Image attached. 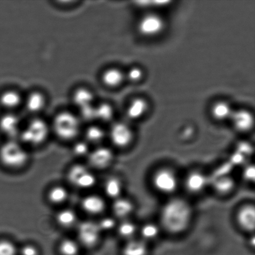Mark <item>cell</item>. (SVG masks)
<instances>
[{
    "label": "cell",
    "instance_id": "obj_1",
    "mask_svg": "<svg viewBox=\"0 0 255 255\" xmlns=\"http://www.w3.org/2000/svg\"><path fill=\"white\" fill-rule=\"evenodd\" d=\"M192 217V209L188 202L184 199L171 200L162 210L161 221L167 232L179 234L189 226Z\"/></svg>",
    "mask_w": 255,
    "mask_h": 255
},
{
    "label": "cell",
    "instance_id": "obj_2",
    "mask_svg": "<svg viewBox=\"0 0 255 255\" xmlns=\"http://www.w3.org/2000/svg\"><path fill=\"white\" fill-rule=\"evenodd\" d=\"M82 123L78 115L71 111H62L54 116L51 128L59 138L69 141L78 136Z\"/></svg>",
    "mask_w": 255,
    "mask_h": 255
},
{
    "label": "cell",
    "instance_id": "obj_3",
    "mask_svg": "<svg viewBox=\"0 0 255 255\" xmlns=\"http://www.w3.org/2000/svg\"><path fill=\"white\" fill-rule=\"evenodd\" d=\"M51 126L39 116L33 117L22 126L19 137L27 144L37 146L41 144L48 137Z\"/></svg>",
    "mask_w": 255,
    "mask_h": 255
},
{
    "label": "cell",
    "instance_id": "obj_4",
    "mask_svg": "<svg viewBox=\"0 0 255 255\" xmlns=\"http://www.w3.org/2000/svg\"><path fill=\"white\" fill-rule=\"evenodd\" d=\"M28 153L21 144L10 139L0 147V161L10 168H19L28 161Z\"/></svg>",
    "mask_w": 255,
    "mask_h": 255
},
{
    "label": "cell",
    "instance_id": "obj_5",
    "mask_svg": "<svg viewBox=\"0 0 255 255\" xmlns=\"http://www.w3.org/2000/svg\"><path fill=\"white\" fill-rule=\"evenodd\" d=\"M68 179L74 186L82 189H88L96 184V177L88 167L82 164L72 166L68 172Z\"/></svg>",
    "mask_w": 255,
    "mask_h": 255
},
{
    "label": "cell",
    "instance_id": "obj_6",
    "mask_svg": "<svg viewBox=\"0 0 255 255\" xmlns=\"http://www.w3.org/2000/svg\"><path fill=\"white\" fill-rule=\"evenodd\" d=\"M77 234L79 241L85 247H92L98 243L101 231L98 224L91 221H86L79 224Z\"/></svg>",
    "mask_w": 255,
    "mask_h": 255
},
{
    "label": "cell",
    "instance_id": "obj_7",
    "mask_svg": "<svg viewBox=\"0 0 255 255\" xmlns=\"http://www.w3.org/2000/svg\"><path fill=\"white\" fill-rule=\"evenodd\" d=\"M22 125L16 112H5L0 117V131L10 139H14L19 136Z\"/></svg>",
    "mask_w": 255,
    "mask_h": 255
},
{
    "label": "cell",
    "instance_id": "obj_8",
    "mask_svg": "<svg viewBox=\"0 0 255 255\" xmlns=\"http://www.w3.org/2000/svg\"><path fill=\"white\" fill-rule=\"evenodd\" d=\"M153 184L162 193H172L177 188V178L173 171L162 169L157 171L153 177Z\"/></svg>",
    "mask_w": 255,
    "mask_h": 255
},
{
    "label": "cell",
    "instance_id": "obj_9",
    "mask_svg": "<svg viewBox=\"0 0 255 255\" xmlns=\"http://www.w3.org/2000/svg\"><path fill=\"white\" fill-rule=\"evenodd\" d=\"M47 99L46 95L41 91H32L24 97L23 106L26 111L33 116L38 117L46 109Z\"/></svg>",
    "mask_w": 255,
    "mask_h": 255
},
{
    "label": "cell",
    "instance_id": "obj_10",
    "mask_svg": "<svg viewBox=\"0 0 255 255\" xmlns=\"http://www.w3.org/2000/svg\"><path fill=\"white\" fill-rule=\"evenodd\" d=\"M71 101L78 111H81L96 104V94L89 87L80 86L72 91Z\"/></svg>",
    "mask_w": 255,
    "mask_h": 255
},
{
    "label": "cell",
    "instance_id": "obj_11",
    "mask_svg": "<svg viewBox=\"0 0 255 255\" xmlns=\"http://www.w3.org/2000/svg\"><path fill=\"white\" fill-rule=\"evenodd\" d=\"M109 136L112 142L120 147H126L131 142L132 134L128 126L124 123H116L111 127Z\"/></svg>",
    "mask_w": 255,
    "mask_h": 255
},
{
    "label": "cell",
    "instance_id": "obj_12",
    "mask_svg": "<svg viewBox=\"0 0 255 255\" xmlns=\"http://www.w3.org/2000/svg\"><path fill=\"white\" fill-rule=\"evenodd\" d=\"M24 96L14 89H7L0 94V106L6 112H15L23 105Z\"/></svg>",
    "mask_w": 255,
    "mask_h": 255
},
{
    "label": "cell",
    "instance_id": "obj_13",
    "mask_svg": "<svg viewBox=\"0 0 255 255\" xmlns=\"http://www.w3.org/2000/svg\"><path fill=\"white\" fill-rule=\"evenodd\" d=\"M113 159V152L108 147L99 146L89 153V164L97 169H103L109 166Z\"/></svg>",
    "mask_w": 255,
    "mask_h": 255
},
{
    "label": "cell",
    "instance_id": "obj_14",
    "mask_svg": "<svg viewBox=\"0 0 255 255\" xmlns=\"http://www.w3.org/2000/svg\"><path fill=\"white\" fill-rule=\"evenodd\" d=\"M163 27V21L156 14H149L142 17L138 24L140 33L145 36H155L160 33Z\"/></svg>",
    "mask_w": 255,
    "mask_h": 255
},
{
    "label": "cell",
    "instance_id": "obj_15",
    "mask_svg": "<svg viewBox=\"0 0 255 255\" xmlns=\"http://www.w3.org/2000/svg\"><path fill=\"white\" fill-rule=\"evenodd\" d=\"M81 206L84 211L91 215H99L106 209L103 198L96 194L89 195L82 199Z\"/></svg>",
    "mask_w": 255,
    "mask_h": 255
},
{
    "label": "cell",
    "instance_id": "obj_16",
    "mask_svg": "<svg viewBox=\"0 0 255 255\" xmlns=\"http://www.w3.org/2000/svg\"><path fill=\"white\" fill-rule=\"evenodd\" d=\"M124 74L121 70L116 67H109L105 69L101 75V81L108 88H116L124 81Z\"/></svg>",
    "mask_w": 255,
    "mask_h": 255
},
{
    "label": "cell",
    "instance_id": "obj_17",
    "mask_svg": "<svg viewBox=\"0 0 255 255\" xmlns=\"http://www.w3.org/2000/svg\"><path fill=\"white\" fill-rule=\"evenodd\" d=\"M240 226L247 231H253L255 224V210L253 206H247L240 210L237 216Z\"/></svg>",
    "mask_w": 255,
    "mask_h": 255
},
{
    "label": "cell",
    "instance_id": "obj_18",
    "mask_svg": "<svg viewBox=\"0 0 255 255\" xmlns=\"http://www.w3.org/2000/svg\"><path fill=\"white\" fill-rule=\"evenodd\" d=\"M231 117L235 127L239 131H248L254 126V117L248 111H237L232 114Z\"/></svg>",
    "mask_w": 255,
    "mask_h": 255
},
{
    "label": "cell",
    "instance_id": "obj_19",
    "mask_svg": "<svg viewBox=\"0 0 255 255\" xmlns=\"http://www.w3.org/2000/svg\"><path fill=\"white\" fill-rule=\"evenodd\" d=\"M115 111L113 106L108 102L96 103L95 106V119L96 121L107 123L114 119Z\"/></svg>",
    "mask_w": 255,
    "mask_h": 255
},
{
    "label": "cell",
    "instance_id": "obj_20",
    "mask_svg": "<svg viewBox=\"0 0 255 255\" xmlns=\"http://www.w3.org/2000/svg\"><path fill=\"white\" fill-rule=\"evenodd\" d=\"M133 211V205L128 199L119 198L115 200L113 211L115 215L120 219H126Z\"/></svg>",
    "mask_w": 255,
    "mask_h": 255
},
{
    "label": "cell",
    "instance_id": "obj_21",
    "mask_svg": "<svg viewBox=\"0 0 255 255\" xmlns=\"http://www.w3.org/2000/svg\"><path fill=\"white\" fill-rule=\"evenodd\" d=\"M106 135V130L100 125L91 124V126L87 127L85 131L86 141L91 143H100L103 141Z\"/></svg>",
    "mask_w": 255,
    "mask_h": 255
},
{
    "label": "cell",
    "instance_id": "obj_22",
    "mask_svg": "<svg viewBox=\"0 0 255 255\" xmlns=\"http://www.w3.org/2000/svg\"><path fill=\"white\" fill-rule=\"evenodd\" d=\"M147 245L141 240L129 241L123 249V255H147Z\"/></svg>",
    "mask_w": 255,
    "mask_h": 255
},
{
    "label": "cell",
    "instance_id": "obj_23",
    "mask_svg": "<svg viewBox=\"0 0 255 255\" xmlns=\"http://www.w3.org/2000/svg\"><path fill=\"white\" fill-rule=\"evenodd\" d=\"M147 105L144 100H134L127 109V116L131 119H137L143 116L147 110Z\"/></svg>",
    "mask_w": 255,
    "mask_h": 255
},
{
    "label": "cell",
    "instance_id": "obj_24",
    "mask_svg": "<svg viewBox=\"0 0 255 255\" xmlns=\"http://www.w3.org/2000/svg\"><path fill=\"white\" fill-rule=\"evenodd\" d=\"M206 184V177L199 172H194L190 174L186 181L187 188L189 191L194 192L201 191Z\"/></svg>",
    "mask_w": 255,
    "mask_h": 255
},
{
    "label": "cell",
    "instance_id": "obj_25",
    "mask_svg": "<svg viewBox=\"0 0 255 255\" xmlns=\"http://www.w3.org/2000/svg\"><path fill=\"white\" fill-rule=\"evenodd\" d=\"M77 219L76 212L71 209L61 210L56 216L57 223L64 227H70L74 226L76 224Z\"/></svg>",
    "mask_w": 255,
    "mask_h": 255
},
{
    "label": "cell",
    "instance_id": "obj_26",
    "mask_svg": "<svg viewBox=\"0 0 255 255\" xmlns=\"http://www.w3.org/2000/svg\"><path fill=\"white\" fill-rule=\"evenodd\" d=\"M122 191V184L121 180L111 177L105 184V192L111 198L117 199L121 197Z\"/></svg>",
    "mask_w": 255,
    "mask_h": 255
},
{
    "label": "cell",
    "instance_id": "obj_27",
    "mask_svg": "<svg viewBox=\"0 0 255 255\" xmlns=\"http://www.w3.org/2000/svg\"><path fill=\"white\" fill-rule=\"evenodd\" d=\"M212 113L215 119L223 121L231 117L233 112L228 104L224 102H219L212 107Z\"/></svg>",
    "mask_w": 255,
    "mask_h": 255
},
{
    "label": "cell",
    "instance_id": "obj_28",
    "mask_svg": "<svg viewBox=\"0 0 255 255\" xmlns=\"http://www.w3.org/2000/svg\"><path fill=\"white\" fill-rule=\"evenodd\" d=\"M68 191L63 186H57L52 187L48 193V199L52 203H63L68 198Z\"/></svg>",
    "mask_w": 255,
    "mask_h": 255
},
{
    "label": "cell",
    "instance_id": "obj_29",
    "mask_svg": "<svg viewBox=\"0 0 255 255\" xmlns=\"http://www.w3.org/2000/svg\"><path fill=\"white\" fill-rule=\"evenodd\" d=\"M59 251L62 255H77L79 251V245L74 240L66 239L60 244Z\"/></svg>",
    "mask_w": 255,
    "mask_h": 255
},
{
    "label": "cell",
    "instance_id": "obj_30",
    "mask_svg": "<svg viewBox=\"0 0 255 255\" xmlns=\"http://www.w3.org/2000/svg\"><path fill=\"white\" fill-rule=\"evenodd\" d=\"M136 231V226L131 222L124 221L119 225L118 231L120 235L124 238H131Z\"/></svg>",
    "mask_w": 255,
    "mask_h": 255
},
{
    "label": "cell",
    "instance_id": "obj_31",
    "mask_svg": "<svg viewBox=\"0 0 255 255\" xmlns=\"http://www.w3.org/2000/svg\"><path fill=\"white\" fill-rule=\"evenodd\" d=\"M141 234L145 240H152L156 238L159 234V229L153 224H146L142 227Z\"/></svg>",
    "mask_w": 255,
    "mask_h": 255
},
{
    "label": "cell",
    "instance_id": "obj_32",
    "mask_svg": "<svg viewBox=\"0 0 255 255\" xmlns=\"http://www.w3.org/2000/svg\"><path fill=\"white\" fill-rule=\"evenodd\" d=\"M17 249L14 243L8 240L0 241V255H16Z\"/></svg>",
    "mask_w": 255,
    "mask_h": 255
},
{
    "label": "cell",
    "instance_id": "obj_33",
    "mask_svg": "<svg viewBox=\"0 0 255 255\" xmlns=\"http://www.w3.org/2000/svg\"><path fill=\"white\" fill-rule=\"evenodd\" d=\"M234 181L231 178L219 179L216 183V189L221 193H227L233 188Z\"/></svg>",
    "mask_w": 255,
    "mask_h": 255
},
{
    "label": "cell",
    "instance_id": "obj_34",
    "mask_svg": "<svg viewBox=\"0 0 255 255\" xmlns=\"http://www.w3.org/2000/svg\"><path fill=\"white\" fill-rule=\"evenodd\" d=\"M74 153L77 156H83L89 154V146L86 141H79L75 143L73 147Z\"/></svg>",
    "mask_w": 255,
    "mask_h": 255
},
{
    "label": "cell",
    "instance_id": "obj_35",
    "mask_svg": "<svg viewBox=\"0 0 255 255\" xmlns=\"http://www.w3.org/2000/svg\"><path fill=\"white\" fill-rule=\"evenodd\" d=\"M98 226L102 231H109L113 229L116 226V221L111 217H104L99 222Z\"/></svg>",
    "mask_w": 255,
    "mask_h": 255
},
{
    "label": "cell",
    "instance_id": "obj_36",
    "mask_svg": "<svg viewBox=\"0 0 255 255\" xmlns=\"http://www.w3.org/2000/svg\"><path fill=\"white\" fill-rule=\"evenodd\" d=\"M142 76V72L141 69L134 67L129 70L128 73V77L129 81L132 82H136L139 81Z\"/></svg>",
    "mask_w": 255,
    "mask_h": 255
},
{
    "label": "cell",
    "instance_id": "obj_37",
    "mask_svg": "<svg viewBox=\"0 0 255 255\" xmlns=\"http://www.w3.org/2000/svg\"><path fill=\"white\" fill-rule=\"evenodd\" d=\"M21 255H38L37 249L32 245H26L21 249Z\"/></svg>",
    "mask_w": 255,
    "mask_h": 255
},
{
    "label": "cell",
    "instance_id": "obj_38",
    "mask_svg": "<svg viewBox=\"0 0 255 255\" xmlns=\"http://www.w3.org/2000/svg\"><path fill=\"white\" fill-rule=\"evenodd\" d=\"M245 177L247 179H254L255 177V169L254 167H249L244 172Z\"/></svg>",
    "mask_w": 255,
    "mask_h": 255
},
{
    "label": "cell",
    "instance_id": "obj_39",
    "mask_svg": "<svg viewBox=\"0 0 255 255\" xmlns=\"http://www.w3.org/2000/svg\"><path fill=\"white\" fill-rule=\"evenodd\" d=\"M192 131H193V130H192L191 128H187L184 130L183 134L186 137L190 136L192 134Z\"/></svg>",
    "mask_w": 255,
    "mask_h": 255
}]
</instances>
